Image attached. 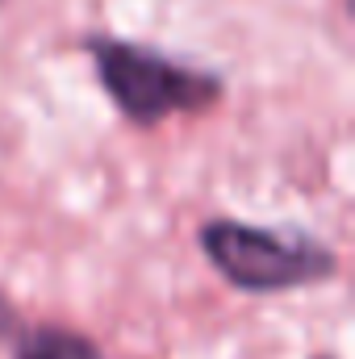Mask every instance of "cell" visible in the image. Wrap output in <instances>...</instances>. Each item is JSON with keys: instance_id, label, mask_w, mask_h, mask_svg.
Masks as SVG:
<instances>
[{"instance_id": "1", "label": "cell", "mask_w": 355, "mask_h": 359, "mask_svg": "<svg viewBox=\"0 0 355 359\" xmlns=\"http://www.w3.org/2000/svg\"><path fill=\"white\" fill-rule=\"evenodd\" d=\"M92 55L96 80L109 96V104L142 130H155L172 117H192L205 113L222 100V76L205 72L196 63L172 59L159 46L147 42H130V38H113V34H92L84 42Z\"/></svg>"}, {"instance_id": "3", "label": "cell", "mask_w": 355, "mask_h": 359, "mask_svg": "<svg viewBox=\"0 0 355 359\" xmlns=\"http://www.w3.org/2000/svg\"><path fill=\"white\" fill-rule=\"evenodd\" d=\"M13 359H105L88 334L67 326H17L13 330Z\"/></svg>"}, {"instance_id": "2", "label": "cell", "mask_w": 355, "mask_h": 359, "mask_svg": "<svg viewBox=\"0 0 355 359\" xmlns=\"http://www.w3.org/2000/svg\"><path fill=\"white\" fill-rule=\"evenodd\" d=\"M209 268L239 292H288L322 284L339 271V255L297 226H255L239 217H209L196 234Z\"/></svg>"}]
</instances>
